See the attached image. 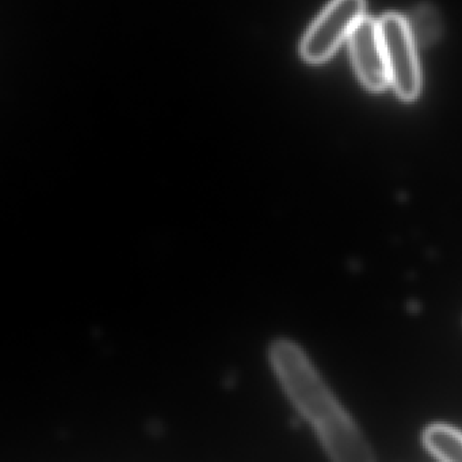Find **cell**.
Segmentation results:
<instances>
[{"instance_id": "cell-6", "label": "cell", "mask_w": 462, "mask_h": 462, "mask_svg": "<svg viewBox=\"0 0 462 462\" xmlns=\"http://www.w3.org/2000/svg\"><path fill=\"white\" fill-rule=\"evenodd\" d=\"M408 26L415 42L420 44H430L439 33V21L434 10L430 7L416 10L411 21H408Z\"/></svg>"}, {"instance_id": "cell-2", "label": "cell", "mask_w": 462, "mask_h": 462, "mask_svg": "<svg viewBox=\"0 0 462 462\" xmlns=\"http://www.w3.org/2000/svg\"><path fill=\"white\" fill-rule=\"evenodd\" d=\"M378 23L392 88L402 101H413L420 93L421 78L408 21L402 15L388 14Z\"/></svg>"}, {"instance_id": "cell-3", "label": "cell", "mask_w": 462, "mask_h": 462, "mask_svg": "<svg viewBox=\"0 0 462 462\" xmlns=\"http://www.w3.org/2000/svg\"><path fill=\"white\" fill-rule=\"evenodd\" d=\"M364 12L365 0H332L305 33L300 45L301 58L310 64L328 60L343 40L350 37Z\"/></svg>"}, {"instance_id": "cell-4", "label": "cell", "mask_w": 462, "mask_h": 462, "mask_svg": "<svg viewBox=\"0 0 462 462\" xmlns=\"http://www.w3.org/2000/svg\"><path fill=\"white\" fill-rule=\"evenodd\" d=\"M350 51L359 80L370 91L385 90L389 80L380 23L362 17L350 34Z\"/></svg>"}, {"instance_id": "cell-1", "label": "cell", "mask_w": 462, "mask_h": 462, "mask_svg": "<svg viewBox=\"0 0 462 462\" xmlns=\"http://www.w3.org/2000/svg\"><path fill=\"white\" fill-rule=\"evenodd\" d=\"M269 356L283 391L315 430L329 458L339 462L374 459L358 424L297 343L289 339L275 340L270 346Z\"/></svg>"}, {"instance_id": "cell-5", "label": "cell", "mask_w": 462, "mask_h": 462, "mask_svg": "<svg viewBox=\"0 0 462 462\" xmlns=\"http://www.w3.org/2000/svg\"><path fill=\"white\" fill-rule=\"evenodd\" d=\"M423 443L438 459L462 462V432L448 424H432L424 431Z\"/></svg>"}]
</instances>
